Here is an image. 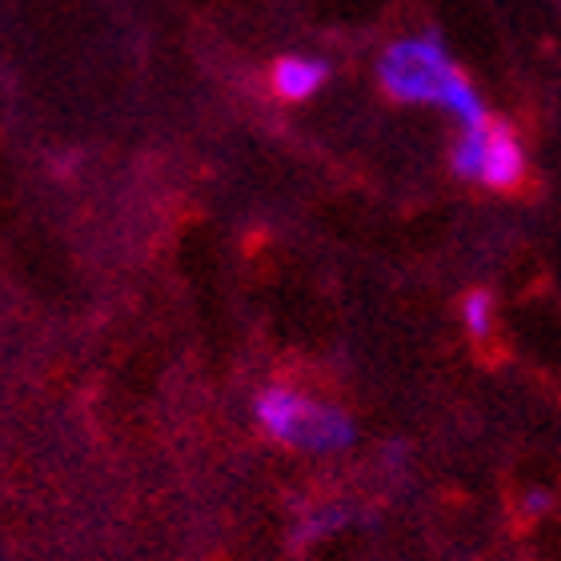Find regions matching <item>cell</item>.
<instances>
[{
	"label": "cell",
	"instance_id": "cell-3",
	"mask_svg": "<svg viewBox=\"0 0 561 561\" xmlns=\"http://www.w3.org/2000/svg\"><path fill=\"white\" fill-rule=\"evenodd\" d=\"M449 169L469 185L493 188V193H517L529 176V152L505 121H481L469 125L449 145Z\"/></svg>",
	"mask_w": 561,
	"mask_h": 561
},
{
	"label": "cell",
	"instance_id": "cell-6",
	"mask_svg": "<svg viewBox=\"0 0 561 561\" xmlns=\"http://www.w3.org/2000/svg\"><path fill=\"white\" fill-rule=\"evenodd\" d=\"M357 514H353V505H317L309 514L297 522V538L301 541H313V538H329V534H337V529L353 526Z\"/></svg>",
	"mask_w": 561,
	"mask_h": 561
},
{
	"label": "cell",
	"instance_id": "cell-1",
	"mask_svg": "<svg viewBox=\"0 0 561 561\" xmlns=\"http://www.w3.org/2000/svg\"><path fill=\"white\" fill-rule=\"evenodd\" d=\"M253 417L273 442L305 454H341L357 442V425L345 410L297 393L289 386H265L253 398Z\"/></svg>",
	"mask_w": 561,
	"mask_h": 561
},
{
	"label": "cell",
	"instance_id": "cell-2",
	"mask_svg": "<svg viewBox=\"0 0 561 561\" xmlns=\"http://www.w3.org/2000/svg\"><path fill=\"white\" fill-rule=\"evenodd\" d=\"M457 72L461 69L437 33L401 36L377 60V81H381L386 96H393L401 105L442 108L445 89L457 81Z\"/></svg>",
	"mask_w": 561,
	"mask_h": 561
},
{
	"label": "cell",
	"instance_id": "cell-4",
	"mask_svg": "<svg viewBox=\"0 0 561 561\" xmlns=\"http://www.w3.org/2000/svg\"><path fill=\"white\" fill-rule=\"evenodd\" d=\"M270 81L280 101H309L317 89H325L329 65L317 57H280L277 65H273Z\"/></svg>",
	"mask_w": 561,
	"mask_h": 561
},
{
	"label": "cell",
	"instance_id": "cell-7",
	"mask_svg": "<svg viewBox=\"0 0 561 561\" xmlns=\"http://www.w3.org/2000/svg\"><path fill=\"white\" fill-rule=\"evenodd\" d=\"M553 505V493L550 490H529L526 497H522V514H529V517H541L546 510Z\"/></svg>",
	"mask_w": 561,
	"mask_h": 561
},
{
	"label": "cell",
	"instance_id": "cell-5",
	"mask_svg": "<svg viewBox=\"0 0 561 561\" xmlns=\"http://www.w3.org/2000/svg\"><path fill=\"white\" fill-rule=\"evenodd\" d=\"M493 325H497V301L490 289H469L461 297V329L469 333V341H490Z\"/></svg>",
	"mask_w": 561,
	"mask_h": 561
}]
</instances>
